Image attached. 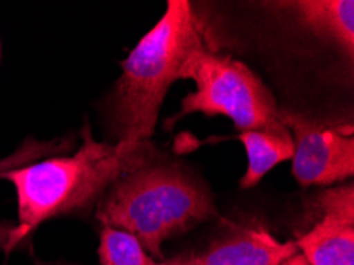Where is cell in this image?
<instances>
[{"label":"cell","instance_id":"1","mask_svg":"<svg viewBox=\"0 0 354 265\" xmlns=\"http://www.w3.org/2000/svg\"><path fill=\"white\" fill-rule=\"evenodd\" d=\"M153 158L151 142H99L86 124L75 154L40 159L2 173L0 178L12 183L18 202L19 226L13 241L48 219L94 207L118 180L151 164Z\"/></svg>","mask_w":354,"mask_h":265},{"label":"cell","instance_id":"2","mask_svg":"<svg viewBox=\"0 0 354 265\" xmlns=\"http://www.w3.org/2000/svg\"><path fill=\"white\" fill-rule=\"evenodd\" d=\"M208 46L205 29L187 0H169L158 24L122 61V73L105 102L116 143L149 142L159 110L187 59Z\"/></svg>","mask_w":354,"mask_h":265},{"label":"cell","instance_id":"3","mask_svg":"<svg viewBox=\"0 0 354 265\" xmlns=\"http://www.w3.org/2000/svg\"><path fill=\"white\" fill-rule=\"evenodd\" d=\"M214 214L212 196L186 173L162 165H143L118 180L97 203L102 226L137 237L149 256L171 237L186 234Z\"/></svg>","mask_w":354,"mask_h":265},{"label":"cell","instance_id":"4","mask_svg":"<svg viewBox=\"0 0 354 265\" xmlns=\"http://www.w3.org/2000/svg\"><path fill=\"white\" fill-rule=\"evenodd\" d=\"M183 80H192L196 89L181 100L178 121L191 113L226 116L239 132L283 127L281 111L270 89L246 64L202 48L187 59Z\"/></svg>","mask_w":354,"mask_h":265},{"label":"cell","instance_id":"5","mask_svg":"<svg viewBox=\"0 0 354 265\" xmlns=\"http://www.w3.org/2000/svg\"><path fill=\"white\" fill-rule=\"evenodd\" d=\"M281 120L292 135V175L300 186H332L354 175L351 126H327L283 110Z\"/></svg>","mask_w":354,"mask_h":265},{"label":"cell","instance_id":"6","mask_svg":"<svg viewBox=\"0 0 354 265\" xmlns=\"http://www.w3.org/2000/svg\"><path fill=\"white\" fill-rule=\"evenodd\" d=\"M321 216L296 240L310 265H354V186L326 189L316 199Z\"/></svg>","mask_w":354,"mask_h":265},{"label":"cell","instance_id":"7","mask_svg":"<svg viewBox=\"0 0 354 265\" xmlns=\"http://www.w3.org/2000/svg\"><path fill=\"white\" fill-rule=\"evenodd\" d=\"M299 250L296 241H280L264 227H241L194 256L196 265H280Z\"/></svg>","mask_w":354,"mask_h":265},{"label":"cell","instance_id":"8","mask_svg":"<svg viewBox=\"0 0 354 265\" xmlns=\"http://www.w3.org/2000/svg\"><path fill=\"white\" fill-rule=\"evenodd\" d=\"M278 8L319 39L334 43L348 56L354 51L353 0H294L280 2Z\"/></svg>","mask_w":354,"mask_h":265},{"label":"cell","instance_id":"9","mask_svg":"<svg viewBox=\"0 0 354 265\" xmlns=\"http://www.w3.org/2000/svg\"><path fill=\"white\" fill-rule=\"evenodd\" d=\"M239 140L243 143L248 158V167L240 180L243 189L257 186L278 164L292 159L294 142L286 124L278 129L240 132Z\"/></svg>","mask_w":354,"mask_h":265},{"label":"cell","instance_id":"10","mask_svg":"<svg viewBox=\"0 0 354 265\" xmlns=\"http://www.w3.org/2000/svg\"><path fill=\"white\" fill-rule=\"evenodd\" d=\"M99 257L100 265H170L154 261L137 237L109 226L102 227Z\"/></svg>","mask_w":354,"mask_h":265},{"label":"cell","instance_id":"11","mask_svg":"<svg viewBox=\"0 0 354 265\" xmlns=\"http://www.w3.org/2000/svg\"><path fill=\"white\" fill-rule=\"evenodd\" d=\"M67 148V142H59V140L57 142H34V140H29L19 149H16L15 154L0 161V175L5 172L21 169L24 165L39 162L40 158H50L51 154Z\"/></svg>","mask_w":354,"mask_h":265},{"label":"cell","instance_id":"12","mask_svg":"<svg viewBox=\"0 0 354 265\" xmlns=\"http://www.w3.org/2000/svg\"><path fill=\"white\" fill-rule=\"evenodd\" d=\"M280 265H310V264L307 262V259L297 251L296 254H292L291 257H288L286 261H283Z\"/></svg>","mask_w":354,"mask_h":265},{"label":"cell","instance_id":"13","mask_svg":"<svg viewBox=\"0 0 354 265\" xmlns=\"http://www.w3.org/2000/svg\"><path fill=\"white\" fill-rule=\"evenodd\" d=\"M0 56H2V50H0Z\"/></svg>","mask_w":354,"mask_h":265},{"label":"cell","instance_id":"14","mask_svg":"<svg viewBox=\"0 0 354 265\" xmlns=\"http://www.w3.org/2000/svg\"><path fill=\"white\" fill-rule=\"evenodd\" d=\"M41 265H43V264H41Z\"/></svg>","mask_w":354,"mask_h":265}]
</instances>
